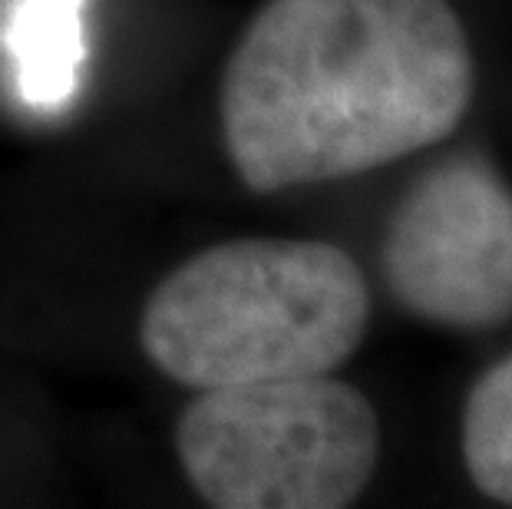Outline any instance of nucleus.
<instances>
[{
  "mask_svg": "<svg viewBox=\"0 0 512 509\" xmlns=\"http://www.w3.org/2000/svg\"><path fill=\"white\" fill-rule=\"evenodd\" d=\"M473 90L446 0H268L222 73L225 156L255 196L361 176L443 143Z\"/></svg>",
  "mask_w": 512,
  "mask_h": 509,
  "instance_id": "nucleus-1",
  "label": "nucleus"
},
{
  "mask_svg": "<svg viewBox=\"0 0 512 509\" xmlns=\"http://www.w3.org/2000/svg\"><path fill=\"white\" fill-rule=\"evenodd\" d=\"M367 324V281L344 248L248 235L172 268L139 314V344L169 381L212 391L331 374Z\"/></svg>",
  "mask_w": 512,
  "mask_h": 509,
  "instance_id": "nucleus-2",
  "label": "nucleus"
},
{
  "mask_svg": "<svg viewBox=\"0 0 512 509\" xmlns=\"http://www.w3.org/2000/svg\"><path fill=\"white\" fill-rule=\"evenodd\" d=\"M176 457L215 509H344L380 460V420L331 374L199 391L176 420Z\"/></svg>",
  "mask_w": 512,
  "mask_h": 509,
  "instance_id": "nucleus-3",
  "label": "nucleus"
},
{
  "mask_svg": "<svg viewBox=\"0 0 512 509\" xmlns=\"http://www.w3.org/2000/svg\"><path fill=\"white\" fill-rule=\"evenodd\" d=\"M390 295L413 318L489 331L512 318V196L479 156L437 162L384 235Z\"/></svg>",
  "mask_w": 512,
  "mask_h": 509,
  "instance_id": "nucleus-4",
  "label": "nucleus"
},
{
  "mask_svg": "<svg viewBox=\"0 0 512 509\" xmlns=\"http://www.w3.org/2000/svg\"><path fill=\"white\" fill-rule=\"evenodd\" d=\"M463 460L489 500L512 506V354L470 391L463 410Z\"/></svg>",
  "mask_w": 512,
  "mask_h": 509,
  "instance_id": "nucleus-5",
  "label": "nucleus"
},
{
  "mask_svg": "<svg viewBox=\"0 0 512 509\" xmlns=\"http://www.w3.org/2000/svg\"><path fill=\"white\" fill-rule=\"evenodd\" d=\"M34 14L27 17L24 34V60L27 70L34 77V90L40 96L53 93V77L67 80L70 70V47H73V30H70V17H73V4L70 0H34Z\"/></svg>",
  "mask_w": 512,
  "mask_h": 509,
  "instance_id": "nucleus-6",
  "label": "nucleus"
}]
</instances>
